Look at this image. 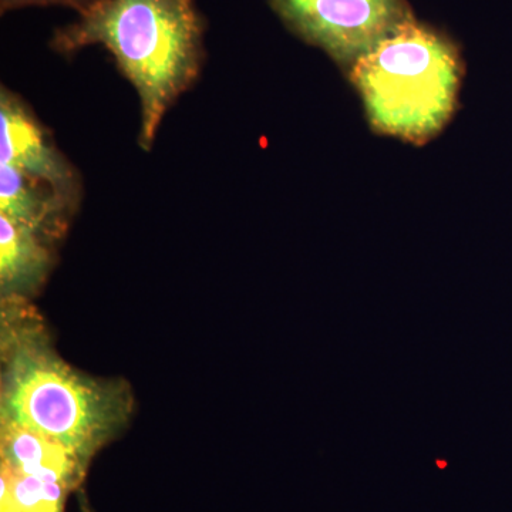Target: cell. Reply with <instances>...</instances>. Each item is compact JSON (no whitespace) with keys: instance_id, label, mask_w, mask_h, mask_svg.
I'll return each mask as SVG.
<instances>
[{"instance_id":"1","label":"cell","mask_w":512,"mask_h":512,"mask_svg":"<svg viewBox=\"0 0 512 512\" xmlns=\"http://www.w3.org/2000/svg\"><path fill=\"white\" fill-rule=\"evenodd\" d=\"M0 319V421L46 434L92 461L130 423V384L70 366L28 298H2Z\"/></svg>"},{"instance_id":"2","label":"cell","mask_w":512,"mask_h":512,"mask_svg":"<svg viewBox=\"0 0 512 512\" xmlns=\"http://www.w3.org/2000/svg\"><path fill=\"white\" fill-rule=\"evenodd\" d=\"M205 23L194 0H101L56 30L52 47L72 55L103 46L140 100L138 144L150 151L175 101L200 77Z\"/></svg>"},{"instance_id":"3","label":"cell","mask_w":512,"mask_h":512,"mask_svg":"<svg viewBox=\"0 0 512 512\" xmlns=\"http://www.w3.org/2000/svg\"><path fill=\"white\" fill-rule=\"evenodd\" d=\"M346 74L373 130L423 146L456 113L464 64L450 37L413 18L359 57Z\"/></svg>"},{"instance_id":"4","label":"cell","mask_w":512,"mask_h":512,"mask_svg":"<svg viewBox=\"0 0 512 512\" xmlns=\"http://www.w3.org/2000/svg\"><path fill=\"white\" fill-rule=\"evenodd\" d=\"M289 32L348 72L413 12L407 0H268Z\"/></svg>"},{"instance_id":"5","label":"cell","mask_w":512,"mask_h":512,"mask_svg":"<svg viewBox=\"0 0 512 512\" xmlns=\"http://www.w3.org/2000/svg\"><path fill=\"white\" fill-rule=\"evenodd\" d=\"M0 165L82 187L79 174L60 153L28 104L5 87L0 93Z\"/></svg>"},{"instance_id":"6","label":"cell","mask_w":512,"mask_h":512,"mask_svg":"<svg viewBox=\"0 0 512 512\" xmlns=\"http://www.w3.org/2000/svg\"><path fill=\"white\" fill-rule=\"evenodd\" d=\"M2 466L76 490L86 478L90 461L72 448L28 427L0 421Z\"/></svg>"},{"instance_id":"7","label":"cell","mask_w":512,"mask_h":512,"mask_svg":"<svg viewBox=\"0 0 512 512\" xmlns=\"http://www.w3.org/2000/svg\"><path fill=\"white\" fill-rule=\"evenodd\" d=\"M55 242L0 214V292L30 298L40 291L55 262Z\"/></svg>"},{"instance_id":"8","label":"cell","mask_w":512,"mask_h":512,"mask_svg":"<svg viewBox=\"0 0 512 512\" xmlns=\"http://www.w3.org/2000/svg\"><path fill=\"white\" fill-rule=\"evenodd\" d=\"M0 512H64L69 488L2 466Z\"/></svg>"},{"instance_id":"9","label":"cell","mask_w":512,"mask_h":512,"mask_svg":"<svg viewBox=\"0 0 512 512\" xmlns=\"http://www.w3.org/2000/svg\"><path fill=\"white\" fill-rule=\"evenodd\" d=\"M100 2L101 0H0V10L6 13L10 10L32 8V6H62V8L74 10L80 16L89 12Z\"/></svg>"}]
</instances>
